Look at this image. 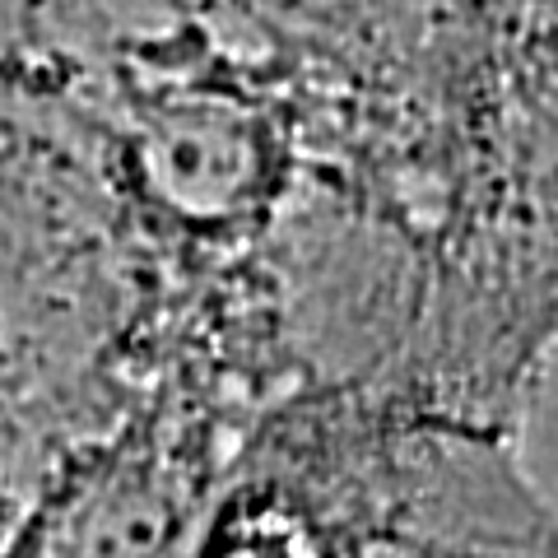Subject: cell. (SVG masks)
<instances>
[{
	"instance_id": "obj_1",
	"label": "cell",
	"mask_w": 558,
	"mask_h": 558,
	"mask_svg": "<svg viewBox=\"0 0 558 558\" xmlns=\"http://www.w3.org/2000/svg\"><path fill=\"white\" fill-rule=\"evenodd\" d=\"M209 558H303V535L275 512H242L223 521Z\"/></svg>"
}]
</instances>
